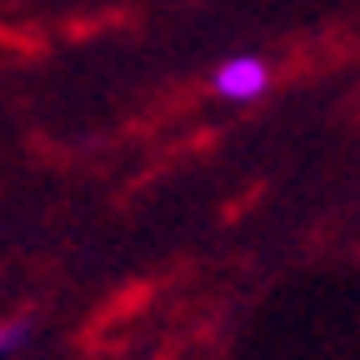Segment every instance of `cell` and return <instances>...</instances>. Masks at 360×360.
I'll use <instances>...</instances> for the list:
<instances>
[{"label": "cell", "instance_id": "6da1fadb", "mask_svg": "<svg viewBox=\"0 0 360 360\" xmlns=\"http://www.w3.org/2000/svg\"><path fill=\"white\" fill-rule=\"evenodd\" d=\"M265 85H270V70L255 56H236L215 70V96H225V101H255Z\"/></svg>", "mask_w": 360, "mask_h": 360}, {"label": "cell", "instance_id": "7a4b0ae2", "mask_svg": "<svg viewBox=\"0 0 360 360\" xmlns=\"http://www.w3.org/2000/svg\"><path fill=\"white\" fill-rule=\"evenodd\" d=\"M25 335H30V326H25V321L0 326V355H6V350H15V345H25Z\"/></svg>", "mask_w": 360, "mask_h": 360}]
</instances>
